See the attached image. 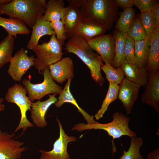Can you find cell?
<instances>
[{
    "label": "cell",
    "mask_w": 159,
    "mask_h": 159,
    "mask_svg": "<svg viewBox=\"0 0 159 159\" xmlns=\"http://www.w3.org/2000/svg\"><path fill=\"white\" fill-rule=\"evenodd\" d=\"M150 41L146 39L135 41L134 55L135 64L145 68L147 64L150 51Z\"/></svg>",
    "instance_id": "obj_23"
},
{
    "label": "cell",
    "mask_w": 159,
    "mask_h": 159,
    "mask_svg": "<svg viewBox=\"0 0 159 159\" xmlns=\"http://www.w3.org/2000/svg\"><path fill=\"white\" fill-rule=\"evenodd\" d=\"M27 92L25 87L15 82L14 85L9 88L5 96V99L9 103H14L19 108L21 117L18 125L14 132H16L20 129L22 132L21 136L29 127H32L34 124L27 119L26 112L31 110V102L26 94Z\"/></svg>",
    "instance_id": "obj_6"
},
{
    "label": "cell",
    "mask_w": 159,
    "mask_h": 159,
    "mask_svg": "<svg viewBox=\"0 0 159 159\" xmlns=\"http://www.w3.org/2000/svg\"><path fill=\"white\" fill-rule=\"evenodd\" d=\"M45 0H12L0 6V15L19 19L30 28L43 16L46 9Z\"/></svg>",
    "instance_id": "obj_2"
},
{
    "label": "cell",
    "mask_w": 159,
    "mask_h": 159,
    "mask_svg": "<svg viewBox=\"0 0 159 159\" xmlns=\"http://www.w3.org/2000/svg\"><path fill=\"white\" fill-rule=\"evenodd\" d=\"M115 40L114 59L112 66L115 68H119L125 59L124 49L127 37L126 33L115 30L113 34Z\"/></svg>",
    "instance_id": "obj_24"
},
{
    "label": "cell",
    "mask_w": 159,
    "mask_h": 159,
    "mask_svg": "<svg viewBox=\"0 0 159 159\" xmlns=\"http://www.w3.org/2000/svg\"><path fill=\"white\" fill-rule=\"evenodd\" d=\"M106 75V78L109 83H115L118 85L125 78L123 72L120 67L115 68L109 64H103L101 67Z\"/></svg>",
    "instance_id": "obj_30"
},
{
    "label": "cell",
    "mask_w": 159,
    "mask_h": 159,
    "mask_svg": "<svg viewBox=\"0 0 159 159\" xmlns=\"http://www.w3.org/2000/svg\"><path fill=\"white\" fill-rule=\"evenodd\" d=\"M49 68L53 79L59 83L62 84L74 76L73 62L69 57L62 58Z\"/></svg>",
    "instance_id": "obj_15"
},
{
    "label": "cell",
    "mask_w": 159,
    "mask_h": 159,
    "mask_svg": "<svg viewBox=\"0 0 159 159\" xmlns=\"http://www.w3.org/2000/svg\"><path fill=\"white\" fill-rule=\"evenodd\" d=\"M115 1L118 7L124 9L132 8L135 5L134 0H115Z\"/></svg>",
    "instance_id": "obj_36"
},
{
    "label": "cell",
    "mask_w": 159,
    "mask_h": 159,
    "mask_svg": "<svg viewBox=\"0 0 159 159\" xmlns=\"http://www.w3.org/2000/svg\"><path fill=\"white\" fill-rule=\"evenodd\" d=\"M0 26L4 28L8 35L15 38L18 34L27 35L30 33L29 29L23 22L14 18L0 16Z\"/></svg>",
    "instance_id": "obj_22"
},
{
    "label": "cell",
    "mask_w": 159,
    "mask_h": 159,
    "mask_svg": "<svg viewBox=\"0 0 159 159\" xmlns=\"http://www.w3.org/2000/svg\"><path fill=\"white\" fill-rule=\"evenodd\" d=\"M154 17L156 25L159 24V4H158L151 11Z\"/></svg>",
    "instance_id": "obj_38"
},
{
    "label": "cell",
    "mask_w": 159,
    "mask_h": 159,
    "mask_svg": "<svg viewBox=\"0 0 159 159\" xmlns=\"http://www.w3.org/2000/svg\"><path fill=\"white\" fill-rule=\"evenodd\" d=\"M87 42L91 49L100 55L105 64L112 65L115 52V40L113 35L104 34Z\"/></svg>",
    "instance_id": "obj_9"
},
{
    "label": "cell",
    "mask_w": 159,
    "mask_h": 159,
    "mask_svg": "<svg viewBox=\"0 0 159 159\" xmlns=\"http://www.w3.org/2000/svg\"><path fill=\"white\" fill-rule=\"evenodd\" d=\"M82 16L80 8L70 5L64 7L61 20L68 37L75 35L76 30Z\"/></svg>",
    "instance_id": "obj_17"
},
{
    "label": "cell",
    "mask_w": 159,
    "mask_h": 159,
    "mask_svg": "<svg viewBox=\"0 0 159 159\" xmlns=\"http://www.w3.org/2000/svg\"><path fill=\"white\" fill-rule=\"evenodd\" d=\"M65 4L63 0H49L46 1V8L43 15L50 22L61 20Z\"/></svg>",
    "instance_id": "obj_25"
},
{
    "label": "cell",
    "mask_w": 159,
    "mask_h": 159,
    "mask_svg": "<svg viewBox=\"0 0 159 159\" xmlns=\"http://www.w3.org/2000/svg\"><path fill=\"white\" fill-rule=\"evenodd\" d=\"M72 79V78H70L67 80L64 87L59 94L57 100L54 103L55 106L57 108H60L65 103H71L76 107L78 112L83 115L88 124L96 123L97 122L94 120V116L89 115L79 106L71 93L70 87Z\"/></svg>",
    "instance_id": "obj_20"
},
{
    "label": "cell",
    "mask_w": 159,
    "mask_h": 159,
    "mask_svg": "<svg viewBox=\"0 0 159 159\" xmlns=\"http://www.w3.org/2000/svg\"><path fill=\"white\" fill-rule=\"evenodd\" d=\"M141 87L140 85L131 82L125 78L119 85L117 99L122 103L127 114L131 113Z\"/></svg>",
    "instance_id": "obj_13"
},
{
    "label": "cell",
    "mask_w": 159,
    "mask_h": 159,
    "mask_svg": "<svg viewBox=\"0 0 159 159\" xmlns=\"http://www.w3.org/2000/svg\"><path fill=\"white\" fill-rule=\"evenodd\" d=\"M83 16L95 19L110 29L117 19L118 9L115 0H86L80 8Z\"/></svg>",
    "instance_id": "obj_4"
},
{
    "label": "cell",
    "mask_w": 159,
    "mask_h": 159,
    "mask_svg": "<svg viewBox=\"0 0 159 159\" xmlns=\"http://www.w3.org/2000/svg\"><path fill=\"white\" fill-rule=\"evenodd\" d=\"M113 120L107 123L97 122L92 124L79 123L74 125L72 130L81 132L87 130L100 129L106 131L108 135L112 137V155L116 152L114 143L115 139L119 138L123 135L130 138L136 136L135 132L132 131L129 126L130 118L121 112H116L112 115Z\"/></svg>",
    "instance_id": "obj_3"
},
{
    "label": "cell",
    "mask_w": 159,
    "mask_h": 159,
    "mask_svg": "<svg viewBox=\"0 0 159 159\" xmlns=\"http://www.w3.org/2000/svg\"><path fill=\"white\" fill-rule=\"evenodd\" d=\"M159 0H134V4L141 13L151 12L158 4Z\"/></svg>",
    "instance_id": "obj_35"
},
{
    "label": "cell",
    "mask_w": 159,
    "mask_h": 159,
    "mask_svg": "<svg viewBox=\"0 0 159 159\" xmlns=\"http://www.w3.org/2000/svg\"><path fill=\"white\" fill-rule=\"evenodd\" d=\"M130 138V144L128 150H123L122 155L119 159H144L140 151L143 143V139L137 136Z\"/></svg>",
    "instance_id": "obj_29"
},
{
    "label": "cell",
    "mask_w": 159,
    "mask_h": 159,
    "mask_svg": "<svg viewBox=\"0 0 159 159\" xmlns=\"http://www.w3.org/2000/svg\"><path fill=\"white\" fill-rule=\"evenodd\" d=\"M148 82L142 95L143 102L159 112V72H148Z\"/></svg>",
    "instance_id": "obj_14"
},
{
    "label": "cell",
    "mask_w": 159,
    "mask_h": 159,
    "mask_svg": "<svg viewBox=\"0 0 159 159\" xmlns=\"http://www.w3.org/2000/svg\"><path fill=\"white\" fill-rule=\"evenodd\" d=\"M125 78L129 81L145 87L148 82V72L145 68H141L135 64H131L125 59L120 67Z\"/></svg>",
    "instance_id": "obj_18"
},
{
    "label": "cell",
    "mask_w": 159,
    "mask_h": 159,
    "mask_svg": "<svg viewBox=\"0 0 159 159\" xmlns=\"http://www.w3.org/2000/svg\"><path fill=\"white\" fill-rule=\"evenodd\" d=\"M11 0H0V6L10 2Z\"/></svg>",
    "instance_id": "obj_40"
},
{
    "label": "cell",
    "mask_w": 159,
    "mask_h": 159,
    "mask_svg": "<svg viewBox=\"0 0 159 159\" xmlns=\"http://www.w3.org/2000/svg\"><path fill=\"white\" fill-rule=\"evenodd\" d=\"M134 43L135 41L127 36L124 49L125 58L127 61L132 64H135Z\"/></svg>",
    "instance_id": "obj_34"
},
{
    "label": "cell",
    "mask_w": 159,
    "mask_h": 159,
    "mask_svg": "<svg viewBox=\"0 0 159 159\" xmlns=\"http://www.w3.org/2000/svg\"><path fill=\"white\" fill-rule=\"evenodd\" d=\"M50 25L51 27L54 32L57 39L62 45H64V41L68 36L62 21L59 20L50 22Z\"/></svg>",
    "instance_id": "obj_33"
},
{
    "label": "cell",
    "mask_w": 159,
    "mask_h": 159,
    "mask_svg": "<svg viewBox=\"0 0 159 159\" xmlns=\"http://www.w3.org/2000/svg\"><path fill=\"white\" fill-rule=\"evenodd\" d=\"M56 121L59 127V136L54 143L51 150L46 151L42 149L39 150L41 154L40 159H70L67 152V145L69 142L76 141L77 138L75 136L67 135L61 122L57 118Z\"/></svg>",
    "instance_id": "obj_8"
},
{
    "label": "cell",
    "mask_w": 159,
    "mask_h": 159,
    "mask_svg": "<svg viewBox=\"0 0 159 159\" xmlns=\"http://www.w3.org/2000/svg\"><path fill=\"white\" fill-rule=\"evenodd\" d=\"M127 34V36L135 41L145 39V34L140 20L139 14L134 17Z\"/></svg>",
    "instance_id": "obj_31"
},
{
    "label": "cell",
    "mask_w": 159,
    "mask_h": 159,
    "mask_svg": "<svg viewBox=\"0 0 159 159\" xmlns=\"http://www.w3.org/2000/svg\"><path fill=\"white\" fill-rule=\"evenodd\" d=\"M15 38L8 35L0 42V68L8 62L12 58Z\"/></svg>",
    "instance_id": "obj_26"
},
{
    "label": "cell",
    "mask_w": 159,
    "mask_h": 159,
    "mask_svg": "<svg viewBox=\"0 0 159 159\" xmlns=\"http://www.w3.org/2000/svg\"><path fill=\"white\" fill-rule=\"evenodd\" d=\"M108 90L106 97L103 100L101 107L94 117L98 120L102 118L110 104L117 99L119 89V85L113 83H109Z\"/></svg>",
    "instance_id": "obj_27"
},
{
    "label": "cell",
    "mask_w": 159,
    "mask_h": 159,
    "mask_svg": "<svg viewBox=\"0 0 159 159\" xmlns=\"http://www.w3.org/2000/svg\"><path fill=\"white\" fill-rule=\"evenodd\" d=\"M4 102V100L2 98L0 97V105L2 104V103Z\"/></svg>",
    "instance_id": "obj_42"
},
{
    "label": "cell",
    "mask_w": 159,
    "mask_h": 159,
    "mask_svg": "<svg viewBox=\"0 0 159 159\" xmlns=\"http://www.w3.org/2000/svg\"><path fill=\"white\" fill-rule=\"evenodd\" d=\"M135 12L132 7L124 9L116 21L115 26L116 30L127 33L134 18Z\"/></svg>",
    "instance_id": "obj_28"
},
{
    "label": "cell",
    "mask_w": 159,
    "mask_h": 159,
    "mask_svg": "<svg viewBox=\"0 0 159 159\" xmlns=\"http://www.w3.org/2000/svg\"><path fill=\"white\" fill-rule=\"evenodd\" d=\"M44 80L41 83L34 84L30 80L24 79L22 84L26 90L28 97L31 102L35 100H40L46 95L59 94L62 87L57 84L53 79L49 67L45 69L43 73Z\"/></svg>",
    "instance_id": "obj_7"
},
{
    "label": "cell",
    "mask_w": 159,
    "mask_h": 159,
    "mask_svg": "<svg viewBox=\"0 0 159 159\" xmlns=\"http://www.w3.org/2000/svg\"><path fill=\"white\" fill-rule=\"evenodd\" d=\"M149 41V59L145 69L148 72L159 71V24L155 28Z\"/></svg>",
    "instance_id": "obj_21"
},
{
    "label": "cell",
    "mask_w": 159,
    "mask_h": 159,
    "mask_svg": "<svg viewBox=\"0 0 159 159\" xmlns=\"http://www.w3.org/2000/svg\"><path fill=\"white\" fill-rule=\"evenodd\" d=\"M14 134L0 130V159H19L27 148L24 143L16 140Z\"/></svg>",
    "instance_id": "obj_11"
},
{
    "label": "cell",
    "mask_w": 159,
    "mask_h": 159,
    "mask_svg": "<svg viewBox=\"0 0 159 159\" xmlns=\"http://www.w3.org/2000/svg\"><path fill=\"white\" fill-rule=\"evenodd\" d=\"M147 159H159V149L150 153L147 155Z\"/></svg>",
    "instance_id": "obj_39"
},
{
    "label": "cell",
    "mask_w": 159,
    "mask_h": 159,
    "mask_svg": "<svg viewBox=\"0 0 159 159\" xmlns=\"http://www.w3.org/2000/svg\"><path fill=\"white\" fill-rule=\"evenodd\" d=\"M56 95H49V98L43 101L38 100L36 102H31V117L33 123L37 127L43 128L47 125L45 115L50 106L57 100Z\"/></svg>",
    "instance_id": "obj_16"
},
{
    "label": "cell",
    "mask_w": 159,
    "mask_h": 159,
    "mask_svg": "<svg viewBox=\"0 0 159 159\" xmlns=\"http://www.w3.org/2000/svg\"><path fill=\"white\" fill-rule=\"evenodd\" d=\"M32 33L27 45V49L32 50L39 44L40 38L45 35H55L50 25V22L46 20L43 16L38 18L32 27Z\"/></svg>",
    "instance_id": "obj_19"
},
{
    "label": "cell",
    "mask_w": 159,
    "mask_h": 159,
    "mask_svg": "<svg viewBox=\"0 0 159 159\" xmlns=\"http://www.w3.org/2000/svg\"><path fill=\"white\" fill-rule=\"evenodd\" d=\"M62 46L54 34L48 42L39 44L32 50L36 56L34 66L39 73H42L45 69L62 58Z\"/></svg>",
    "instance_id": "obj_5"
},
{
    "label": "cell",
    "mask_w": 159,
    "mask_h": 159,
    "mask_svg": "<svg viewBox=\"0 0 159 159\" xmlns=\"http://www.w3.org/2000/svg\"><path fill=\"white\" fill-rule=\"evenodd\" d=\"M140 20L145 31L146 38L149 40L157 26L155 19L151 12L141 13L139 14Z\"/></svg>",
    "instance_id": "obj_32"
},
{
    "label": "cell",
    "mask_w": 159,
    "mask_h": 159,
    "mask_svg": "<svg viewBox=\"0 0 159 159\" xmlns=\"http://www.w3.org/2000/svg\"><path fill=\"white\" fill-rule=\"evenodd\" d=\"M107 30L103 24L93 18L82 16L75 31V35L86 41L103 35Z\"/></svg>",
    "instance_id": "obj_12"
},
{
    "label": "cell",
    "mask_w": 159,
    "mask_h": 159,
    "mask_svg": "<svg viewBox=\"0 0 159 159\" xmlns=\"http://www.w3.org/2000/svg\"><path fill=\"white\" fill-rule=\"evenodd\" d=\"M86 1V0H68L67 1L69 5L80 8L85 3Z\"/></svg>",
    "instance_id": "obj_37"
},
{
    "label": "cell",
    "mask_w": 159,
    "mask_h": 159,
    "mask_svg": "<svg viewBox=\"0 0 159 159\" xmlns=\"http://www.w3.org/2000/svg\"><path fill=\"white\" fill-rule=\"evenodd\" d=\"M64 49L76 55L87 66L95 82L102 85L105 82L101 72L104 64L100 57L95 52L82 37L75 35L69 38L65 44Z\"/></svg>",
    "instance_id": "obj_1"
},
{
    "label": "cell",
    "mask_w": 159,
    "mask_h": 159,
    "mask_svg": "<svg viewBox=\"0 0 159 159\" xmlns=\"http://www.w3.org/2000/svg\"><path fill=\"white\" fill-rule=\"evenodd\" d=\"M5 108V106L4 104H1L0 105V112L4 111Z\"/></svg>",
    "instance_id": "obj_41"
},
{
    "label": "cell",
    "mask_w": 159,
    "mask_h": 159,
    "mask_svg": "<svg viewBox=\"0 0 159 159\" xmlns=\"http://www.w3.org/2000/svg\"><path fill=\"white\" fill-rule=\"evenodd\" d=\"M35 60L34 56H29L26 50L21 48L11 58L8 73L14 80L20 81L22 76L34 66Z\"/></svg>",
    "instance_id": "obj_10"
}]
</instances>
